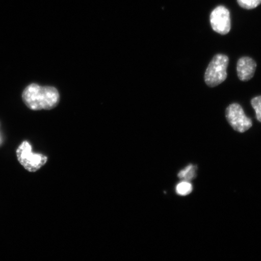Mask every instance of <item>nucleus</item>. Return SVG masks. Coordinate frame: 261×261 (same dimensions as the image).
Masks as SVG:
<instances>
[{"mask_svg": "<svg viewBox=\"0 0 261 261\" xmlns=\"http://www.w3.org/2000/svg\"><path fill=\"white\" fill-rule=\"evenodd\" d=\"M22 99L26 106L32 110H51L58 105L60 94L55 87L32 84L25 88Z\"/></svg>", "mask_w": 261, "mask_h": 261, "instance_id": "f257e3e1", "label": "nucleus"}, {"mask_svg": "<svg viewBox=\"0 0 261 261\" xmlns=\"http://www.w3.org/2000/svg\"><path fill=\"white\" fill-rule=\"evenodd\" d=\"M228 58L226 55L217 54L212 58L205 71L204 81L207 86L215 87L226 80Z\"/></svg>", "mask_w": 261, "mask_h": 261, "instance_id": "f03ea898", "label": "nucleus"}, {"mask_svg": "<svg viewBox=\"0 0 261 261\" xmlns=\"http://www.w3.org/2000/svg\"><path fill=\"white\" fill-rule=\"evenodd\" d=\"M16 153L19 162L29 172L37 171L47 162L46 156L33 152L32 146L27 141L21 143Z\"/></svg>", "mask_w": 261, "mask_h": 261, "instance_id": "7ed1b4c3", "label": "nucleus"}, {"mask_svg": "<svg viewBox=\"0 0 261 261\" xmlns=\"http://www.w3.org/2000/svg\"><path fill=\"white\" fill-rule=\"evenodd\" d=\"M227 122L238 132L244 133L252 126V121L245 114L242 107L232 103L226 110Z\"/></svg>", "mask_w": 261, "mask_h": 261, "instance_id": "20e7f679", "label": "nucleus"}, {"mask_svg": "<svg viewBox=\"0 0 261 261\" xmlns=\"http://www.w3.org/2000/svg\"><path fill=\"white\" fill-rule=\"evenodd\" d=\"M210 21L212 29L218 34L226 35L231 29L230 15L223 6H218L212 12Z\"/></svg>", "mask_w": 261, "mask_h": 261, "instance_id": "39448f33", "label": "nucleus"}, {"mask_svg": "<svg viewBox=\"0 0 261 261\" xmlns=\"http://www.w3.org/2000/svg\"><path fill=\"white\" fill-rule=\"evenodd\" d=\"M257 64L252 58L242 57L238 60L237 65L238 76L242 81L252 79L256 69Z\"/></svg>", "mask_w": 261, "mask_h": 261, "instance_id": "423d86ee", "label": "nucleus"}, {"mask_svg": "<svg viewBox=\"0 0 261 261\" xmlns=\"http://www.w3.org/2000/svg\"><path fill=\"white\" fill-rule=\"evenodd\" d=\"M196 171H197L196 166L192 165H189L178 173V177L184 179L185 181H191L195 177Z\"/></svg>", "mask_w": 261, "mask_h": 261, "instance_id": "0eeeda50", "label": "nucleus"}, {"mask_svg": "<svg viewBox=\"0 0 261 261\" xmlns=\"http://www.w3.org/2000/svg\"><path fill=\"white\" fill-rule=\"evenodd\" d=\"M192 190H193L192 185L187 181L179 182L176 187V192H177V194L181 196L190 194Z\"/></svg>", "mask_w": 261, "mask_h": 261, "instance_id": "6e6552de", "label": "nucleus"}, {"mask_svg": "<svg viewBox=\"0 0 261 261\" xmlns=\"http://www.w3.org/2000/svg\"><path fill=\"white\" fill-rule=\"evenodd\" d=\"M241 8L250 10L256 8L261 4V0H237Z\"/></svg>", "mask_w": 261, "mask_h": 261, "instance_id": "1a4fd4ad", "label": "nucleus"}, {"mask_svg": "<svg viewBox=\"0 0 261 261\" xmlns=\"http://www.w3.org/2000/svg\"><path fill=\"white\" fill-rule=\"evenodd\" d=\"M251 104L255 111L257 120L261 123V96L253 98Z\"/></svg>", "mask_w": 261, "mask_h": 261, "instance_id": "9d476101", "label": "nucleus"}, {"mask_svg": "<svg viewBox=\"0 0 261 261\" xmlns=\"http://www.w3.org/2000/svg\"><path fill=\"white\" fill-rule=\"evenodd\" d=\"M1 143H2V138H1V136H0V145H1Z\"/></svg>", "mask_w": 261, "mask_h": 261, "instance_id": "9b49d317", "label": "nucleus"}]
</instances>
